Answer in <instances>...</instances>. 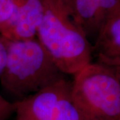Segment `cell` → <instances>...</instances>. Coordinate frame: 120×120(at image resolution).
<instances>
[{
  "label": "cell",
  "instance_id": "cell-1",
  "mask_svg": "<svg viewBox=\"0 0 120 120\" xmlns=\"http://www.w3.org/2000/svg\"><path fill=\"white\" fill-rule=\"evenodd\" d=\"M6 42L8 56L0 82L5 91L18 100L65 77L37 38L6 39Z\"/></svg>",
  "mask_w": 120,
  "mask_h": 120
},
{
  "label": "cell",
  "instance_id": "cell-2",
  "mask_svg": "<svg viewBox=\"0 0 120 120\" xmlns=\"http://www.w3.org/2000/svg\"><path fill=\"white\" fill-rule=\"evenodd\" d=\"M43 1V19L36 38L63 73L74 75L91 62L93 47L61 0Z\"/></svg>",
  "mask_w": 120,
  "mask_h": 120
},
{
  "label": "cell",
  "instance_id": "cell-3",
  "mask_svg": "<svg viewBox=\"0 0 120 120\" xmlns=\"http://www.w3.org/2000/svg\"><path fill=\"white\" fill-rule=\"evenodd\" d=\"M73 75L71 98L80 120H120V81L111 69L91 62Z\"/></svg>",
  "mask_w": 120,
  "mask_h": 120
},
{
  "label": "cell",
  "instance_id": "cell-4",
  "mask_svg": "<svg viewBox=\"0 0 120 120\" xmlns=\"http://www.w3.org/2000/svg\"><path fill=\"white\" fill-rule=\"evenodd\" d=\"M72 82L65 77L15 101L17 120H81L71 98Z\"/></svg>",
  "mask_w": 120,
  "mask_h": 120
},
{
  "label": "cell",
  "instance_id": "cell-5",
  "mask_svg": "<svg viewBox=\"0 0 120 120\" xmlns=\"http://www.w3.org/2000/svg\"><path fill=\"white\" fill-rule=\"evenodd\" d=\"M11 18L0 31V35L10 40L36 38L44 11L43 0H13Z\"/></svg>",
  "mask_w": 120,
  "mask_h": 120
},
{
  "label": "cell",
  "instance_id": "cell-6",
  "mask_svg": "<svg viewBox=\"0 0 120 120\" xmlns=\"http://www.w3.org/2000/svg\"><path fill=\"white\" fill-rule=\"evenodd\" d=\"M93 52L98 64L107 67L120 64V0L99 30Z\"/></svg>",
  "mask_w": 120,
  "mask_h": 120
},
{
  "label": "cell",
  "instance_id": "cell-7",
  "mask_svg": "<svg viewBox=\"0 0 120 120\" xmlns=\"http://www.w3.org/2000/svg\"><path fill=\"white\" fill-rule=\"evenodd\" d=\"M117 0H75L73 20L89 39L97 38L107 15Z\"/></svg>",
  "mask_w": 120,
  "mask_h": 120
},
{
  "label": "cell",
  "instance_id": "cell-8",
  "mask_svg": "<svg viewBox=\"0 0 120 120\" xmlns=\"http://www.w3.org/2000/svg\"><path fill=\"white\" fill-rule=\"evenodd\" d=\"M13 10V0H0V31L11 18Z\"/></svg>",
  "mask_w": 120,
  "mask_h": 120
},
{
  "label": "cell",
  "instance_id": "cell-9",
  "mask_svg": "<svg viewBox=\"0 0 120 120\" xmlns=\"http://www.w3.org/2000/svg\"><path fill=\"white\" fill-rule=\"evenodd\" d=\"M15 111V103H11L0 95V120H8Z\"/></svg>",
  "mask_w": 120,
  "mask_h": 120
},
{
  "label": "cell",
  "instance_id": "cell-10",
  "mask_svg": "<svg viewBox=\"0 0 120 120\" xmlns=\"http://www.w3.org/2000/svg\"><path fill=\"white\" fill-rule=\"evenodd\" d=\"M8 56V47L6 39L0 35V75L1 74L6 64Z\"/></svg>",
  "mask_w": 120,
  "mask_h": 120
},
{
  "label": "cell",
  "instance_id": "cell-11",
  "mask_svg": "<svg viewBox=\"0 0 120 120\" xmlns=\"http://www.w3.org/2000/svg\"><path fill=\"white\" fill-rule=\"evenodd\" d=\"M65 6L69 15L72 18L74 17V11H75V0H61Z\"/></svg>",
  "mask_w": 120,
  "mask_h": 120
},
{
  "label": "cell",
  "instance_id": "cell-12",
  "mask_svg": "<svg viewBox=\"0 0 120 120\" xmlns=\"http://www.w3.org/2000/svg\"><path fill=\"white\" fill-rule=\"evenodd\" d=\"M108 68H109L114 72L117 77L119 79V80L120 81V64L118 65H114V66H112V67H108Z\"/></svg>",
  "mask_w": 120,
  "mask_h": 120
},
{
  "label": "cell",
  "instance_id": "cell-13",
  "mask_svg": "<svg viewBox=\"0 0 120 120\" xmlns=\"http://www.w3.org/2000/svg\"></svg>",
  "mask_w": 120,
  "mask_h": 120
}]
</instances>
